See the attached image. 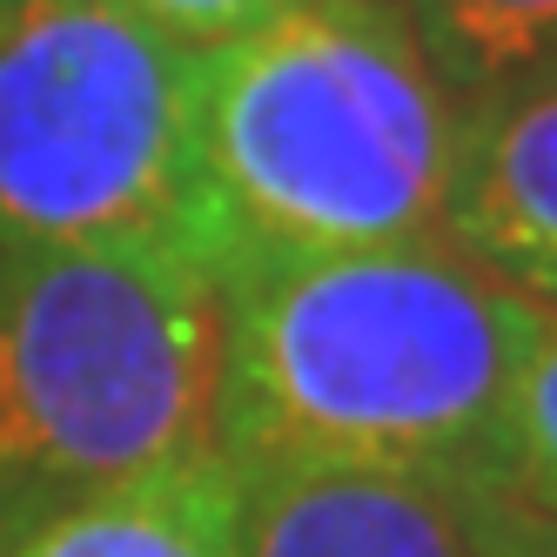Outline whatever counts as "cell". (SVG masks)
Listing matches in <instances>:
<instances>
[{
  "label": "cell",
  "instance_id": "6da1fadb",
  "mask_svg": "<svg viewBox=\"0 0 557 557\" xmlns=\"http://www.w3.org/2000/svg\"><path fill=\"white\" fill-rule=\"evenodd\" d=\"M215 450L228 463H404L497 491L537 302L450 235L222 275Z\"/></svg>",
  "mask_w": 557,
  "mask_h": 557
},
{
  "label": "cell",
  "instance_id": "7a4b0ae2",
  "mask_svg": "<svg viewBox=\"0 0 557 557\" xmlns=\"http://www.w3.org/2000/svg\"><path fill=\"white\" fill-rule=\"evenodd\" d=\"M457 141L463 101L389 0H302L202 48L195 169L215 283L249 262L444 235Z\"/></svg>",
  "mask_w": 557,
  "mask_h": 557
},
{
  "label": "cell",
  "instance_id": "3957f363",
  "mask_svg": "<svg viewBox=\"0 0 557 557\" xmlns=\"http://www.w3.org/2000/svg\"><path fill=\"white\" fill-rule=\"evenodd\" d=\"M222 289L175 249L0 256V550L215 450Z\"/></svg>",
  "mask_w": 557,
  "mask_h": 557
},
{
  "label": "cell",
  "instance_id": "277c9868",
  "mask_svg": "<svg viewBox=\"0 0 557 557\" xmlns=\"http://www.w3.org/2000/svg\"><path fill=\"white\" fill-rule=\"evenodd\" d=\"M195 74L202 54L122 0H0V256L175 249L209 269Z\"/></svg>",
  "mask_w": 557,
  "mask_h": 557
},
{
  "label": "cell",
  "instance_id": "5b68a950",
  "mask_svg": "<svg viewBox=\"0 0 557 557\" xmlns=\"http://www.w3.org/2000/svg\"><path fill=\"white\" fill-rule=\"evenodd\" d=\"M243 557H484L491 484L404 463H235Z\"/></svg>",
  "mask_w": 557,
  "mask_h": 557
},
{
  "label": "cell",
  "instance_id": "8992f818",
  "mask_svg": "<svg viewBox=\"0 0 557 557\" xmlns=\"http://www.w3.org/2000/svg\"><path fill=\"white\" fill-rule=\"evenodd\" d=\"M444 235L517 296L557 309V67L463 108Z\"/></svg>",
  "mask_w": 557,
  "mask_h": 557
},
{
  "label": "cell",
  "instance_id": "52a82bcc",
  "mask_svg": "<svg viewBox=\"0 0 557 557\" xmlns=\"http://www.w3.org/2000/svg\"><path fill=\"white\" fill-rule=\"evenodd\" d=\"M235 463L222 450L154 470L128 491L74 504L0 557H243L235 550Z\"/></svg>",
  "mask_w": 557,
  "mask_h": 557
},
{
  "label": "cell",
  "instance_id": "ba28073f",
  "mask_svg": "<svg viewBox=\"0 0 557 557\" xmlns=\"http://www.w3.org/2000/svg\"><path fill=\"white\" fill-rule=\"evenodd\" d=\"M396 8L436 82L463 108L557 67V0H396Z\"/></svg>",
  "mask_w": 557,
  "mask_h": 557
},
{
  "label": "cell",
  "instance_id": "9c48e42d",
  "mask_svg": "<svg viewBox=\"0 0 557 557\" xmlns=\"http://www.w3.org/2000/svg\"><path fill=\"white\" fill-rule=\"evenodd\" d=\"M497 491L557 517V309H544V302H537L524 363H517V383H510Z\"/></svg>",
  "mask_w": 557,
  "mask_h": 557
},
{
  "label": "cell",
  "instance_id": "30bf717a",
  "mask_svg": "<svg viewBox=\"0 0 557 557\" xmlns=\"http://www.w3.org/2000/svg\"><path fill=\"white\" fill-rule=\"evenodd\" d=\"M122 8H135L141 21H154L169 34V41L182 48H222V41H243V34L269 27L275 14L302 8V0H122Z\"/></svg>",
  "mask_w": 557,
  "mask_h": 557
},
{
  "label": "cell",
  "instance_id": "8fae6325",
  "mask_svg": "<svg viewBox=\"0 0 557 557\" xmlns=\"http://www.w3.org/2000/svg\"><path fill=\"white\" fill-rule=\"evenodd\" d=\"M484 557H557V517L497 491L484 510Z\"/></svg>",
  "mask_w": 557,
  "mask_h": 557
}]
</instances>
